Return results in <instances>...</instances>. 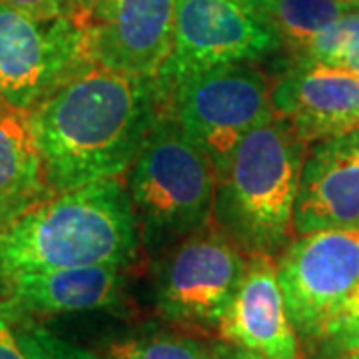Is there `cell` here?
<instances>
[{
  "mask_svg": "<svg viewBox=\"0 0 359 359\" xmlns=\"http://www.w3.org/2000/svg\"><path fill=\"white\" fill-rule=\"evenodd\" d=\"M156 78L88 65L32 112V136L52 194L124 178L162 112Z\"/></svg>",
  "mask_w": 359,
  "mask_h": 359,
  "instance_id": "obj_1",
  "label": "cell"
},
{
  "mask_svg": "<svg viewBox=\"0 0 359 359\" xmlns=\"http://www.w3.org/2000/svg\"><path fill=\"white\" fill-rule=\"evenodd\" d=\"M142 240L124 180L52 194L0 228V283L20 273L82 266L130 268Z\"/></svg>",
  "mask_w": 359,
  "mask_h": 359,
  "instance_id": "obj_2",
  "label": "cell"
},
{
  "mask_svg": "<svg viewBox=\"0 0 359 359\" xmlns=\"http://www.w3.org/2000/svg\"><path fill=\"white\" fill-rule=\"evenodd\" d=\"M306 148L294 128L273 114L240 142L216 180L214 226L245 256L278 257L292 244Z\"/></svg>",
  "mask_w": 359,
  "mask_h": 359,
  "instance_id": "obj_3",
  "label": "cell"
},
{
  "mask_svg": "<svg viewBox=\"0 0 359 359\" xmlns=\"http://www.w3.org/2000/svg\"><path fill=\"white\" fill-rule=\"evenodd\" d=\"M126 188L142 250L154 259L214 224V166L164 106L128 170Z\"/></svg>",
  "mask_w": 359,
  "mask_h": 359,
  "instance_id": "obj_4",
  "label": "cell"
},
{
  "mask_svg": "<svg viewBox=\"0 0 359 359\" xmlns=\"http://www.w3.org/2000/svg\"><path fill=\"white\" fill-rule=\"evenodd\" d=\"M271 86L273 80L259 65L218 66L178 82L164 98V108L210 158L218 180L240 142L273 116Z\"/></svg>",
  "mask_w": 359,
  "mask_h": 359,
  "instance_id": "obj_5",
  "label": "cell"
},
{
  "mask_svg": "<svg viewBox=\"0 0 359 359\" xmlns=\"http://www.w3.org/2000/svg\"><path fill=\"white\" fill-rule=\"evenodd\" d=\"M282 52L280 34L248 0H176L174 44L156 80L166 98L192 74L238 62L259 65Z\"/></svg>",
  "mask_w": 359,
  "mask_h": 359,
  "instance_id": "obj_6",
  "label": "cell"
},
{
  "mask_svg": "<svg viewBox=\"0 0 359 359\" xmlns=\"http://www.w3.org/2000/svg\"><path fill=\"white\" fill-rule=\"evenodd\" d=\"M92 65L76 20H40L0 0V102L32 112Z\"/></svg>",
  "mask_w": 359,
  "mask_h": 359,
  "instance_id": "obj_7",
  "label": "cell"
},
{
  "mask_svg": "<svg viewBox=\"0 0 359 359\" xmlns=\"http://www.w3.org/2000/svg\"><path fill=\"white\" fill-rule=\"evenodd\" d=\"M156 264L158 311L180 325L218 330L244 280L248 256L212 224Z\"/></svg>",
  "mask_w": 359,
  "mask_h": 359,
  "instance_id": "obj_8",
  "label": "cell"
},
{
  "mask_svg": "<svg viewBox=\"0 0 359 359\" xmlns=\"http://www.w3.org/2000/svg\"><path fill=\"white\" fill-rule=\"evenodd\" d=\"M276 268L295 334L318 339L359 283V222L295 236Z\"/></svg>",
  "mask_w": 359,
  "mask_h": 359,
  "instance_id": "obj_9",
  "label": "cell"
},
{
  "mask_svg": "<svg viewBox=\"0 0 359 359\" xmlns=\"http://www.w3.org/2000/svg\"><path fill=\"white\" fill-rule=\"evenodd\" d=\"M174 22L176 0H96L80 25L94 65L156 78L172 52Z\"/></svg>",
  "mask_w": 359,
  "mask_h": 359,
  "instance_id": "obj_10",
  "label": "cell"
},
{
  "mask_svg": "<svg viewBox=\"0 0 359 359\" xmlns=\"http://www.w3.org/2000/svg\"><path fill=\"white\" fill-rule=\"evenodd\" d=\"M273 114L306 142L359 126V76L344 66L294 65L271 86Z\"/></svg>",
  "mask_w": 359,
  "mask_h": 359,
  "instance_id": "obj_11",
  "label": "cell"
},
{
  "mask_svg": "<svg viewBox=\"0 0 359 359\" xmlns=\"http://www.w3.org/2000/svg\"><path fill=\"white\" fill-rule=\"evenodd\" d=\"M359 222V126L308 144L295 200L294 233Z\"/></svg>",
  "mask_w": 359,
  "mask_h": 359,
  "instance_id": "obj_12",
  "label": "cell"
},
{
  "mask_svg": "<svg viewBox=\"0 0 359 359\" xmlns=\"http://www.w3.org/2000/svg\"><path fill=\"white\" fill-rule=\"evenodd\" d=\"M233 346L268 359H299V337L285 306L276 257L248 256L244 280L218 323Z\"/></svg>",
  "mask_w": 359,
  "mask_h": 359,
  "instance_id": "obj_13",
  "label": "cell"
},
{
  "mask_svg": "<svg viewBox=\"0 0 359 359\" xmlns=\"http://www.w3.org/2000/svg\"><path fill=\"white\" fill-rule=\"evenodd\" d=\"M126 269L120 266H82L20 273L0 283V311L11 318L60 316L108 309L122 302Z\"/></svg>",
  "mask_w": 359,
  "mask_h": 359,
  "instance_id": "obj_14",
  "label": "cell"
},
{
  "mask_svg": "<svg viewBox=\"0 0 359 359\" xmlns=\"http://www.w3.org/2000/svg\"><path fill=\"white\" fill-rule=\"evenodd\" d=\"M50 196L28 112L0 104V228Z\"/></svg>",
  "mask_w": 359,
  "mask_h": 359,
  "instance_id": "obj_15",
  "label": "cell"
},
{
  "mask_svg": "<svg viewBox=\"0 0 359 359\" xmlns=\"http://www.w3.org/2000/svg\"><path fill=\"white\" fill-rule=\"evenodd\" d=\"M282 39L283 52L297 60L323 28L347 11L337 0H248Z\"/></svg>",
  "mask_w": 359,
  "mask_h": 359,
  "instance_id": "obj_16",
  "label": "cell"
},
{
  "mask_svg": "<svg viewBox=\"0 0 359 359\" xmlns=\"http://www.w3.org/2000/svg\"><path fill=\"white\" fill-rule=\"evenodd\" d=\"M359 46V13L341 14L311 40L294 65L339 66L349 52Z\"/></svg>",
  "mask_w": 359,
  "mask_h": 359,
  "instance_id": "obj_17",
  "label": "cell"
},
{
  "mask_svg": "<svg viewBox=\"0 0 359 359\" xmlns=\"http://www.w3.org/2000/svg\"><path fill=\"white\" fill-rule=\"evenodd\" d=\"M112 359H210L198 344L174 335H140L116 341L108 349Z\"/></svg>",
  "mask_w": 359,
  "mask_h": 359,
  "instance_id": "obj_18",
  "label": "cell"
},
{
  "mask_svg": "<svg viewBox=\"0 0 359 359\" xmlns=\"http://www.w3.org/2000/svg\"><path fill=\"white\" fill-rule=\"evenodd\" d=\"M318 339L327 341L337 351L349 353L359 344V283L346 302L325 321Z\"/></svg>",
  "mask_w": 359,
  "mask_h": 359,
  "instance_id": "obj_19",
  "label": "cell"
},
{
  "mask_svg": "<svg viewBox=\"0 0 359 359\" xmlns=\"http://www.w3.org/2000/svg\"><path fill=\"white\" fill-rule=\"evenodd\" d=\"M14 8L40 20L66 18L82 22L96 0H6Z\"/></svg>",
  "mask_w": 359,
  "mask_h": 359,
  "instance_id": "obj_20",
  "label": "cell"
},
{
  "mask_svg": "<svg viewBox=\"0 0 359 359\" xmlns=\"http://www.w3.org/2000/svg\"><path fill=\"white\" fill-rule=\"evenodd\" d=\"M18 344L25 351L26 359H62L48 344L46 339V330L40 327L36 323L22 321L18 327H14Z\"/></svg>",
  "mask_w": 359,
  "mask_h": 359,
  "instance_id": "obj_21",
  "label": "cell"
},
{
  "mask_svg": "<svg viewBox=\"0 0 359 359\" xmlns=\"http://www.w3.org/2000/svg\"><path fill=\"white\" fill-rule=\"evenodd\" d=\"M0 359H26L11 320L0 311Z\"/></svg>",
  "mask_w": 359,
  "mask_h": 359,
  "instance_id": "obj_22",
  "label": "cell"
},
{
  "mask_svg": "<svg viewBox=\"0 0 359 359\" xmlns=\"http://www.w3.org/2000/svg\"><path fill=\"white\" fill-rule=\"evenodd\" d=\"M46 339H48V344H50L52 349H54L62 359H106L100 358V355H94V353H90L86 349H82V347H76L72 346V344H68V341H62V339H58L56 335H52L50 332H46Z\"/></svg>",
  "mask_w": 359,
  "mask_h": 359,
  "instance_id": "obj_23",
  "label": "cell"
},
{
  "mask_svg": "<svg viewBox=\"0 0 359 359\" xmlns=\"http://www.w3.org/2000/svg\"><path fill=\"white\" fill-rule=\"evenodd\" d=\"M210 359H268L259 353H254L250 349H244L240 346H233V344H228V346H218L212 349L210 353Z\"/></svg>",
  "mask_w": 359,
  "mask_h": 359,
  "instance_id": "obj_24",
  "label": "cell"
},
{
  "mask_svg": "<svg viewBox=\"0 0 359 359\" xmlns=\"http://www.w3.org/2000/svg\"><path fill=\"white\" fill-rule=\"evenodd\" d=\"M339 66H344L347 70H351V72H355L359 76V46L353 52H349L346 58H344V62Z\"/></svg>",
  "mask_w": 359,
  "mask_h": 359,
  "instance_id": "obj_25",
  "label": "cell"
},
{
  "mask_svg": "<svg viewBox=\"0 0 359 359\" xmlns=\"http://www.w3.org/2000/svg\"><path fill=\"white\" fill-rule=\"evenodd\" d=\"M347 13H359V0H337Z\"/></svg>",
  "mask_w": 359,
  "mask_h": 359,
  "instance_id": "obj_26",
  "label": "cell"
},
{
  "mask_svg": "<svg viewBox=\"0 0 359 359\" xmlns=\"http://www.w3.org/2000/svg\"><path fill=\"white\" fill-rule=\"evenodd\" d=\"M346 359H359V344L355 347H353V349H351L349 353H347Z\"/></svg>",
  "mask_w": 359,
  "mask_h": 359,
  "instance_id": "obj_27",
  "label": "cell"
},
{
  "mask_svg": "<svg viewBox=\"0 0 359 359\" xmlns=\"http://www.w3.org/2000/svg\"><path fill=\"white\" fill-rule=\"evenodd\" d=\"M0 104H2V102H0Z\"/></svg>",
  "mask_w": 359,
  "mask_h": 359,
  "instance_id": "obj_28",
  "label": "cell"
}]
</instances>
